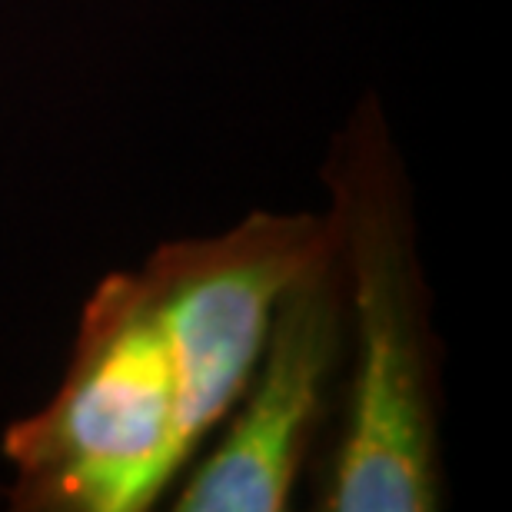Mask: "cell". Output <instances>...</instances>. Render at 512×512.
Instances as JSON below:
<instances>
[{"label": "cell", "mask_w": 512, "mask_h": 512, "mask_svg": "<svg viewBox=\"0 0 512 512\" xmlns=\"http://www.w3.org/2000/svg\"><path fill=\"white\" fill-rule=\"evenodd\" d=\"M330 243V213L253 210L104 276L54 396L4 433L10 509L157 506L240 399L280 296Z\"/></svg>", "instance_id": "cell-1"}, {"label": "cell", "mask_w": 512, "mask_h": 512, "mask_svg": "<svg viewBox=\"0 0 512 512\" xmlns=\"http://www.w3.org/2000/svg\"><path fill=\"white\" fill-rule=\"evenodd\" d=\"M323 183L346 283L350 380L316 509H443V350L429 320L413 190L376 94L336 130Z\"/></svg>", "instance_id": "cell-2"}, {"label": "cell", "mask_w": 512, "mask_h": 512, "mask_svg": "<svg viewBox=\"0 0 512 512\" xmlns=\"http://www.w3.org/2000/svg\"><path fill=\"white\" fill-rule=\"evenodd\" d=\"M343 366L346 283L330 243L280 296L247 386L220 423L213 449L183 473L173 509H290Z\"/></svg>", "instance_id": "cell-3"}]
</instances>
